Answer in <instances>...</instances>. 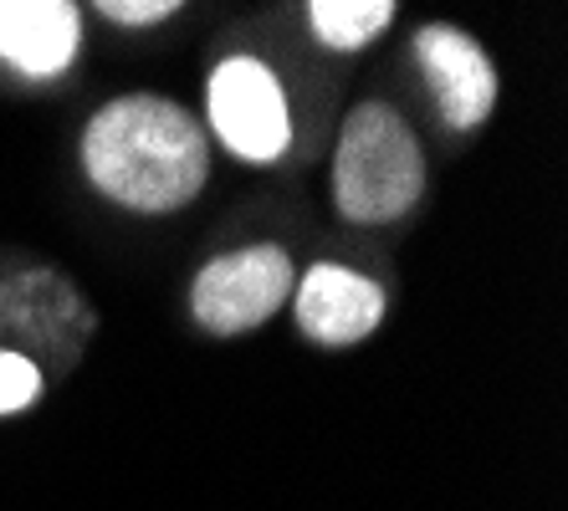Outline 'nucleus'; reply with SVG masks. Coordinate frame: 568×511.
<instances>
[{"label": "nucleus", "mask_w": 568, "mask_h": 511, "mask_svg": "<svg viewBox=\"0 0 568 511\" xmlns=\"http://www.w3.org/2000/svg\"><path fill=\"white\" fill-rule=\"evenodd\" d=\"M82 174L133 215H174L211 180V139L190 108L159 92H123L88 119L78 139Z\"/></svg>", "instance_id": "obj_1"}, {"label": "nucleus", "mask_w": 568, "mask_h": 511, "mask_svg": "<svg viewBox=\"0 0 568 511\" xmlns=\"http://www.w3.org/2000/svg\"><path fill=\"white\" fill-rule=\"evenodd\" d=\"M425 149L389 103H358L333 149V205L354 225H389L420 205Z\"/></svg>", "instance_id": "obj_2"}, {"label": "nucleus", "mask_w": 568, "mask_h": 511, "mask_svg": "<svg viewBox=\"0 0 568 511\" xmlns=\"http://www.w3.org/2000/svg\"><path fill=\"white\" fill-rule=\"evenodd\" d=\"M205 119L215 139L246 164H277L292 144V108L282 78L252 52L215 62L205 78Z\"/></svg>", "instance_id": "obj_3"}, {"label": "nucleus", "mask_w": 568, "mask_h": 511, "mask_svg": "<svg viewBox=\"0 0 568 511\" xmlns=\"http://www.w3.org/2000/svg\"><path fill=\"white\" fill-rule=\"evenodd\" d=\"M292 256L282 246H241L211 256L190 282V313L211 338H241L292 302Z\"/></svg>", "instance_id": "obj_4"}, {"label": "nucleus", "mask_w": 568, "mask_h": 511, "mask_svg": "<svg viewBox=\"0 0 568 511\" xmlns=\"http://www.w3.org/2000/svg\"><path fill=\"white\" fill-rule=\"evenodd\" d=\"M410 57L425 72L430 92H436V108H440V119H446V129L471 133L491 119L503 82H497L491 57L476 47V37H466L462 27H446V21H430V27L415 31Z\"/></svg>", "instance_id": "obj_5"}, {"label": "nucleus", "mask_w": 568, "mask_h": 511, "mask_svg": "<svg viewBox=\"0 0 568 511\" xmlns=\"http://www.w3.org/2000/svg\"><path fill=\"white\" fill-rule=\"evenodd\" d=\"M292 313H297V328H303L317 348H354V343L379 333L384 287L374 276L354 272V266L317 262V266H307L303 282L292 287Z\"/></svg>", "instance_id": "obj_6"}, {"label": "nucleus", "mask_w": 568, "mask_h": 511, "mask_svg": "<svg viewBox=\"0 0 568 511\" xmlns=\"http://www.w3.org/2000/svg\"><path fill=\"white\" fill-rule=\"evenodd\" d=\"M82 47V16L67 0H0V62L31 82L62 78Z\"/></svg>", "instance_id": "obj_7"}, {"label": "nucleus", "mask_w": 568, "mask_h": 511, "mask_svg": "<svg viewBox=\"0 0 568 511\" xmlns=\"http://www.w3.org/2000/svg\"><path fill=\"white\" fill-rule=\"evenodd\" d=\"M395 16V0H313L307 27L328 52H358L374 37H384Z\"/></svg>", "instance_id": "obj_8"}, {"label": "nucleus", "mask_w": 568, "mask_h": 511, "mask_svg": "<svg viewBox=\"0 0 568 511\" xmlns=\"http://www.w3.org/2000/svg\"><path fill=\"white\" fill-rule=\"evenodd\" d=\"M41 399V368L27 354H0V415H21Z\"/></svg>", "instance_id": "obj_9"}, {"label": "nucleus", "mask_w": 568, "mask_h": 511, "mask_svg": "<svg viewBox=\"0 0 568 511\" xmlns=\"http://www.w3.org/2000/svg\"><path fill=\"white\" fill-rule=\"evenodd\" d=\"M180 11V0H98V16H108L113 27H154Z\"/></svg>", "instance_id": "obj_10"}]
</instances>
